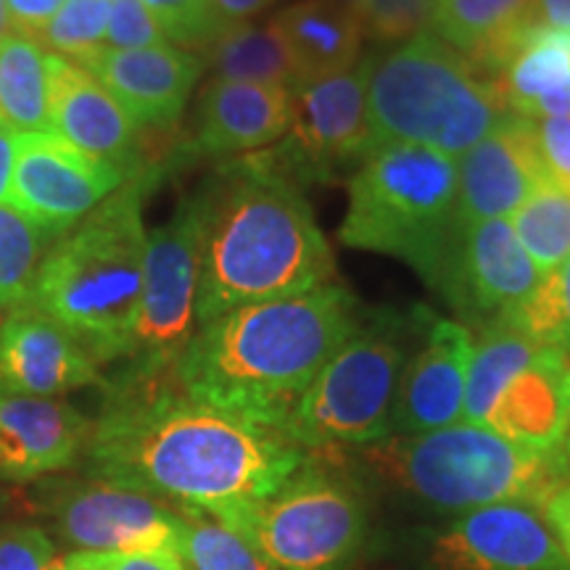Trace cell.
Instances as JSON below:
<instances>
[{"label":"cell","mask_w":570,"mask_h":570,"mask_svg":"<svg viewBox=\"0 0 570 570\" xmlns=\"http://www.w3.org/2000/svg\"><path fill=\"white\" fill-rule=\"evenodd\" d=\"M183 515V562L194 570H281L230 525L196 504H175Z\"/></svg>","instance_id":"obj_31"},{"label":"cell","mask_w":570,"mask_h":570,"mask_svg":"<svg viewBox=\"0 0 570 570\" xmlns=\"http://www.w3.org/2000/svg\"><path fill=\"white\" fill-rule=\"evenodd\" d=\"M204 69H209L214 80L267 82L296 88L298 75L291 61L288 48L277 35L273 19L262 21H233L212 46L202 53Z\"/></svg>","instance_id":"obj_27"},{"label":"cell","mask_w":570,"mask_h":570,"mask_svg":"<svg viewBox=\"0 0 570 570\" xmlns=\"http://www.w3.org/2000/svg\"><path fill=\"white\" fill-rule=\"evenodd\" d=\"M533 24L554 32H570V0H539Z\"/></svg>","instance_id":"obj_43"},{"label":"cell","mask_w":570,"mask_h":570,"mask_svg":"<svg viewBox=\"0 0 570 570\" xmlns=\"http://www.w3.org/2000/svg\"><path fill=\"white\" fill-rule=\"evenodd\" d=\"M547 183L570 194V117L533 119Z\"/></svg>","instance_id":"obj_38"},{"label":"cell","mask_w":570,"mask_h":570,"mask_svg":"<svg viewBox=\"0 0 570 570\" xmlns=\"http://www.w3.org/2000/svg\"><path fill=\"white\" fill-rule=\"evenodd\" d=\"M104 562L109 570H188L183 558L164 552L146 554H104Z\"/></svg>","instance_id":"obj_41"},{"label":"cell","mask_w":570,"mask_h":570,"mask_svg":"<svg viewBox=\"0 0 570 570\" xmlns=\"http://www.w3.org/2000/svg\"><path fill=\"white\" fill-rule=\"evenodd\" d=\"M273 24L288 48L298 82L344 75L360 61L365 21L327 0H298L275 13Z\"/></svg>","instance_id":"obj_25"},{"label":"cell","mask_w":570,"mask_h":570,"mask_svg":"<svg viewBox=\"0 0 570 570\" xmlns=\"http://www.w3.org/2000/svg\"><path fill=\"white\" fill-rule=\"evenodd\" d=\"M90 431L67 402L0 391V479L24 483L71 468L88 449Z\"/></svg>","instance_id":"obj_21"},{"label":"cell","mask_w":570,"mask_h":570,"mask_svg":"<svg viewBox=\"0 0 570 570\" xmlns=\"http://www.w3.org/2000/svg\"><path fill=\"white\" fill-rule=\"evenodd\" d=\"M570 420V356L541 346L529 365L497 389L481 428L520 446L554 452L566 449Z\"/></svg>","instance_id":"obj_22"},{"label":"cell","mask_w":570,"mask_h":570,"mask_svg":"<svg viewBox=\"0 0 570 570\" xmlns=\"http://www.w3.org/2000/svg\"><path fill=\"white\" fill-rule=\"evenodd\" d=\"M85 69L111 92L135 127H169L180 119L204 63L175 46L111 51L104 48Z\"/></svg>","instance_id":"obj_20"},{"label":"cell","mask_w":570,"mask_h":570,"mask_svg":"<svg viewBox=\"0 0 570 570\" xmlns=\"http://www.w3.org/2000/svg\"><path fill=\"white\" fill-rule=\"evenodd\" d=\"M510 225L541 277L570 256V194L558 185L541 183L512 214Z\"/></svg>","instance_id":"obj_29"},{"label":"cell","mask_w":570,"mask_h":570,"mask_svg":"<svg viewBox=\"0 0 570 570\" xmlns=\"http://www.w3.org/2000/svg\"><path fill=\"white\" fill-rule=\"evenodd\" d=\"M85 454L98 481L212 510L273 494L312 452L190 396L173 370L122 375Z\"/></svg>","instance_id":"obj_1"},{"label":"cell","mask_w":570,"mask_h":570,"mask_svg":"<svg viewBox=\"0 0 570 570\" xmlns=\"http://www.w3.org/2000/svg\"><path fill=\"white\" fill-rule=\"evenodd\" d=\"M48 570H109L104 562V554L98 552H75L63 560H53Z\"/></svg>","instance_id":"obj_45"},{"label":"cell","mask_w":570,"mask_h":570,"mask_svg":"<svg viewBox=\"0 0 570 570\" xmlns=\"http://www.w3.org/2000/svg\"><path fill=\"white\" fill-rule=\"evenodd\" d=\"M0 122L17 135L48 132V53L30 35L0 40Z\"/></svg>","instance_id":"obj_28"},{"label":"cell","mask_w":570,"mask_h":570,"mask_svg":"<svg viewBox=\"0 0 570 570\" xmlns=\"http://www.w3.org/2000/svg\"><path fill=\"white\" fill-rule=\"evenodd\" d=\"M167 46V38L156 24L142 0H114L106 24V48L111 51H140V48Z\"/></svg>","instance_id":"obj_36"},{"label":"cell","mask_w":570,"mask_h":570,"mask_svg":"<svg viewBox=\"0 0 570 570\" xmlns=\"http://www.w3.org/2000/svg\"><path fill=\"white\" fill-rule=\"evenodd\" d=\"M433 0H370L365 38L375 42H407L431 24Z\"/></svg>","instance_id":"obj_35"},{"label":"cell","mask_w":570,"mask_h":570,"mask_svg":"<svg viewBox=\"0 0 570 570\" xmlns=\"http://www.w3.org/2000/svg\"><path fill=\"white\" fill-rule=\"evenodd\" d=\"M101 383L96 360L30 304H21L0 323V391L56 399Z\"/></svg>","instance_id":"obj_18"},{"label":"cell","mask_w":570,"mask_h":570,"mask_svg":"<svg viewBox=\"0 0 570 570\" xmlns=\"http://www.w3.org/2000/svg\"><path fill=\"white\" fill-rule=\"evenodd\" d=\"M362 315L356 296L338 283L238 306L198 325L175 377L212 407L288 436L298 399L360 327Z\"/></svg>","instance_id":"obj_3"},{"label":"cell","mask_w":570,"mask_h":570,"mask_svg":"<svg viewBox=\"0 0 570 570\" xmlns=\"http://www.w3.org/2000/svg\"><path fill=\"white\" fill-rule=\"evenodd\" d=\"M214 3L227 21H248L256 13L273 9L277 0H214Z\"/></svg>","instance_id":"obj_44"},{"label":"cell","mask_w":570,"mask_h":570,"mask_svg":"<svg viewBox=\"0 0 570 570\" xmlns=\"http://www.w3.org/2000/svg\"><path fill=\"white\" fill-rule=\"evenodd\" d=\"M138 175L80 219L42 259L30 306L63 327L98 362L125 360L142 294L146 240Z\"/></svg>","instance_id":"obj_4"},{"label":"cell","mask_w":570,"mask_h":570,"mask_svg":"<svg viewBox=\"0 0 570 570\" xmlns=\"http://www.w3.org/2000/svg\"><path fill=\"white\" fill-rule=\"evenodd\" d=\"M48 122L51 132L90 156L138 177V127L122 106L80 63L48 53Z\"/></svg>","instance_id":"obj_19"},{"label":"cell","mask_w":570,"mask_h":570,"mask_svg":"<svg viewBox=\"0 0 570 570\" xmlns=\"http://www.w3.org/2000/svg\"><path fill=\"white\" fill-rule=\"evenodd\" d=\"M458 159L412 142H383L352 180L341 244L407 262L436 288L458 238Z\"/></svg>","instance_id":"obj_7"},{"label":"cell","mask_w":570,"mask_h":570,"mask_svg":"<svg viewBox=\"0 0 570 570\" xmlns=\"http://www.w3.org/2000/svg\"><path fill=\"white\" fill-rule=\"evenodd\" d=\"M473 344L468 325L425 315L423 346L404 365L399 381L391 436H420L462 423Z\"/></svg>","instance_id":"obj_17"},{"label":"cell","mask_w":570,"mask_h":570,"mask_svg":"<svg viewBox=\"0 0 570 570\" xmlns=\"http://www.w3.org/2000/svg\"><path fill=\"white\" fill-rule=\"evenodd\" d=\"M570 80V32L531 27L520 51L494 77L508 111L541 119L554 92Z\"/></svg>","instance_id":"obj_26"},{"label":"cell","mask_w":570,"mask_h":570,"mask_svg":"<svg viewBox=\"0 0 570 570\" xmlns=\"http://www.w3.org/2000/svg\"><path fill=\"white\" fill-rule=\"evenodd\" d=\"M273 151L298 183L331 180L373 151L367 117V61L344 75L298 82L294 125Z\"/></svg>","instance_id":"obj_12"},{"label":"cell","mask_w":570,"mask_h":570,"mask_svg":"<svg viewBox=\"0 0 570 570\" xmlns=\"http://www.w3.org/2000/svg\"><path fill=\"white\" fill-rule=\"evenodd\" d=\"M106 3H114V0H106Z\"/></svg>","instance_id":"obj_50"},{"label":"cell","mask_w":570,"mask_h":570,"mask_svg":"<svg viewBox=\"0 0 570 570\" xmlns=\"http://www.w3.org/2000/svg\"><path fill=\"white\" fill-rule=\"evenodd\" d=\"M167 42L183 51L202 53L233 21L219 13L214 0H142Z\"/></svg>","instance_id":"obj_34"},{"label":"cell","mask_w":570,"mask_h":570,"mask_svg":"<svg viewBox=\"0 0 570 570\" xmlns=\"http://www.w3.org/2000/svg\"><path fill=\"white\" fill-rule=\"evenodd\" d=\"M3 502H6V494H3V491H0V508H3Z\"/></svg>","instance_id":"obj_49"},{"label":"cell","mask_w":570,"mask_h":570,"mask_svg":"<svg viewBox=\"0 0 570 570\" xmlns=\"http://www.w3.org/2000/svg\"><path fill=\"white\" fill-rule=\"evenodd\" d=\"M56 529L80 552L183 558V515L159 497L109 481H56L42 497Z\"/></svg>","instance_id":"obj_11"},{"label":"cell","mask_w":570,"mask_h":570,"mask_svg":"<svg viewBox=\"0 0 570 570\" xmlns=\"http://www.w3.org/2000/svg\"><path fill=\"white\" fill-rule=\"evenodd\" d=\"M56 240L13 204H0V309L30 302L48 244Z\"/></svg>","instance_id":"obj_30"},{"label":"cell","mask_w":570,"mask_h":570,"mask_svg":"<svg viewBox=\"0 0 570 570\" xmlns=\"http://www.w3.org/2000/svg\"><path fill=\"white\" fill-rule=\"evenodd\" d=\"M541 518L550 525L552 537L558 539L562 554H566L570 562V479L562 483V487L554 491V497L544 504L541 510Z\"/></svg>","instance_id":"obj_40"},{"label":"cell","mask_w":570,"mask_h":570,"mask_svg":"<svg viewBox=\"0 0 570 570\" xmlns=\"http://www.w3.org/2000/svg\"><path fill=\"white\" fill-rule=\"evenodd\" d=\"M547 183L537 122L508 111L494 130L458 164V227L483 219H508L533 190Z\"/></svg>","instance_id":"obj_16"},{"label":"cell","mask_w":570,"mask_h":570,"mask_svg":"<svg viewBox=\"0 0 570 570\" xmlns=\"http://www.w3.org/2000/svg\"><path fill=\"white\" fill-rule=\"evenodd\" d=\"M109 6L106 0H67L51 24L38 35V42L59 59L85 67L106 48Z\"/></svg>","instance_id":"obj_33"},{"label":"cell","mask_w":570,"mask_h":570,"mask_svg":"<svg viewBox=\"0 0 570 570\" xmlns=\"http://www.w3.org/2000/svg\"><path fill=\"white\" fill-rule=\"evenodd\" d=\"M294 125V88L212 80L196 106L194 148L204 156L248 154L273 146Z\"/></svg>","instance_id":"obj_23"},{"label":"cell","mask_w":570,"mask_h":570,"mask_svg":"<svg viewBox=\"0 0 570 570\" xmlns=\"http://www.w3.org/2000/svg\"><path fill=\"white\" fill-rule=\"evenodd\" d=\"M410 320L375 312L325 362L288 420V436L306 452L370 446L391 436V415L404 373Z\"/></svg>","instance_id":"obj_8"},{"label":"cell","mask_w":570,"mask_h":570,"mask_svg":"<svg viewBox=\"0 0 570 570\" xmlns=\"http://www.w3.org/2000/svg\"><path fill=\"white\" fill-rule=\"evenodd\" d=\"M428 570H570L539 510L494 504L462 512L433 539Z\"/></svg>","instance_id":"obj_15"},{"label":"cell","mask_w":570,"mask_h":570,"mask_svg":"<svg viewBox=\"0 0 570 570\" xmlns=\"http://www.w3.org/2000/svg\"><path fill=\"white\" fill-rule=\"evenodd\" d=\"M327 3L336 6V9L346 13H354V17H360L362 21H365L367 9H370V0H327Z\"/></svg>","instance_id":"obj_46"},{"label":"cell","mask_w":570,"mask_h":570,"mask_svg":"<svg viewBox=\"0 0 570 570\" xmlns=\"http://www.w3.org/2000/svg\"><path fill=\"white\" fill-rule=\"evenodd\" d=\"M53 560L51 539L40 529L19 525L0 531V570H48Z\"/></svg>","instance_id":"obj_37"},{"label":"cell","mask_w":570,"mask_h":570,"mask_svg":"<svg viewBox=\"0 0 570 570\" xmlns=\"http://www.w3.org/2000/svg\"><path fill=\"white\" fill-rule=\"evenodd\" d=\"M365 454L370 465L420 502L460 515L494 504L541 512L570 479L566 449L539 452L470 423L420 436H389L370 444Z\"/></svg>","instance_id":"obj_5"},{"label":"cell","mask_w":570,"mask_h":570,"mask_svg":"<svg viewBox=\"0 0 570 570\" xmlns=\"http://www.w3.org/2000/svg\"><path fill=\"white\" fill-rule=\"evenodd\" d=\"M537 3L539 0H433L431 27L494 80L531 32Z\"/></svg>","instance_id":"obj_24"},{"label":"cell","mask_w":570,"mask_h":570,"mask_svg":"<svg viewBox=\"0 0 570 570\" xmlns=\"http://www.w3.org/2000/svg\"><path fill=\"white\" fill-rule=\"evenodd\" d=\"M504 320L518 325L537 344L560 348L570 356V256L541 277L539 288Z\"/></svg>","instance_id":"obj_32"},{"label":"cell","mask_w":570,"mask_h":570,"mask_svg":"<svg viewBox=\"0 0 570 570\" xmlns=\"http://www.w3.org/2000/svg\"><path fill=\"white\" fill-rule=\"evenodd\" d=\"M566 452H568V458H570V420H568V436H566Z\"/></svg>","instance_id":"obj_48"},{"label":"cell","mask_w":570,"mask_h":570,"mask_svg":"<svg viewBox=\"0 0 570 570\" xmlns=\"http://www.w3.org/2000/svg\"><path fill=\"white\" fill-rule=\"evenodd\" d=\"M132 177L56 132L17 135L9 204L61 238Z\"/></svg>","instance_id":"obj_13"},{"label":"cell","mask_w":570,"mask_h":570,"mask_svg":"<svg viewBox=\"0 0 570 570\" xmlns=\"http://www.w3.org/2000/svg\"><path fill=\"white\" fill-rule=\"evenodd\" d=\"M202 217L196 196L177 206L167 225L148 233L142 294L125 375L173 373L196 333Z\"/></svg>","instance_id":"obj_10"},{"label":"cell","mask_w":570,"mask_h":570,"mask_svg":"<svg viewBox=\"0 0 570 570\" xmlns=\"http://www.w3.org/2000/svg\"><path fill=\"white\" fill-rule=\"evenodd\" d=\"M63 3L67 0H3L11 32L30 35V38L51 24V19L61 11Z\"/></svg>","instance_id":"obj_39"},{"label":"cell","mask_w":570,"mask_h":570,"mask_svg":"<svg viewBox=\"0 0 570 570\" xmlns=\"http://www.w3.org/2000/svg\"><path fill=\"white\" fill-rule=\"evenodd\" d=\"M11 32V24H9V13H6V6L3 0H0V40L6 38V35Z\"/></svg>","instance_id":"obj_47"},{"label":"cell","mask_w":570,"mask_h":570,"mask_svg":"<svg viewBox=\"0 0 570 570\" xmlns=\"http://www.w3.org/2000/svg\"><path fill=\"white\" fill-rule=\"evenodd\" d=\"M13 159H17V132L0 122V204H9Z\"/></svg>","instance_id":"obj_42"},{"label":"cell","mask_w":570,"mask_h":570,"mask_svg":"<svg viewBox=\"0 0 570 570\" xmlns=\"http://www.w3.org/2000/svg\"><path fill=\"white\" fill-rule=\"evenodd\" d=\"M202 217L196 323L238 306L288 298L336 277L304 185L273 148L219 169L196 194Z\"/></svg>","instance_id":"obj_2"},{"label":"cell","mask_w":570,"mask_h":570,"mask_svg":"<svg viewBox=\"0 0 570 570\" xmlns=\"http://www.w3.org/2000/svg\"><path fill=\"white\" fill-rule=\"evenodd\" d=\"M539 283V269L508 219H483L458 227L436 291L458 309L462 325L487 327L515 312Z\"/></svg>","instance_id":"obj_14"},{"label":"cell","mask_w":570,"mask_h":570,"mask_svg":"<svg viewBox=\"0 0 570 570\" xmlns=\"http://www.w3.org/2000/svg\"><path fill=\"white\" fill-rule=\"evenodd\" d=\"M367 61L373 142H412L446 156L468 154L508 114L491 77L439 35H417Z\"/></svg>","instance_id":"obj_6"},{"label":"cell","mask_w":570,"mask_h":570,"mask_svg":"<svg viewBox=\"0 0 570 570\" xmlns=\"http://www.w3.org/2000/svg\"><path fill=\"white\" fill-rule=\"evenodd\" d=\"M281 570H346L365 539V504L320 454L273 494L209 510Z\"/></svg>","instance_id":"obj_9"}]
</instances>
